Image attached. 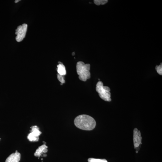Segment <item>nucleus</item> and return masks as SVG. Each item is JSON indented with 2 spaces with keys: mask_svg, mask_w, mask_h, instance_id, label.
<instances>
[{
  "mask_svg": "<svg viewBox=\"0 0 162 162\" xmlns=\"http://www.w3.org/2000/svg\"><path fill=\"white\" fill-rule=\"evenodd\" d=\"M96 90L102 99L107 102L111 101V93L110 92L111 89L109 87L104 86L102 82L99 81L97 83Z\"/></svg>",
  "mask_w": 162,
  "mask_h": 162,
  "instance_id": "nucleus-3",
  "label": "nucleus"
},
{
  "mask_svg": "<svg viewBox=\"0 0 162 162\" xmlns=\"http://www.w3.org/2000/svg\"><path fill=\"white\" fill-rule=\"evenodd\" d=\"M141 133L137 128H135L133 131V142L134 148H137L142 144V138Z\"/></svg>",
  "mask_w": 162,
  "mask_h": 162,
  "instance_id": "nucleus-6",
  "label": "nucleus"
},
{
  "mask_svg": "<svg viewBox=\"0 0 162 162\" xmlns=\"http://www.w3.org/2000/svg\"><path fill=\"white\" fill-rule=\"evenodd\" d=\"M90 64H86L82 61H79L77 63L76 67L77 73L81 81H86L90 78Z\"/></svg>",
  "mask_w": 162,
  "mask_h": 162,
  "instance_id": "nucleus-2",
  "label": "nucleus"
},
{
  "mask_svg": "<svg viewBox=\"0 0 162 162\" xmlns=\"http://www.w3.org/2000/svg\"><path fill=\"white\" fill-rule=\"evenodd\" d=\"M28 29V25L23 24L19 26L16 30L15 34L17 35L16 40L18 42L22 41L25 37Z\"/></svg>",
  "mask_w": 162,
  "mask_h": 162,
  "instance_id": "nucleus-4",
  "label": "nucleus"
},
{
  "mask_svg": "<svg viewBox=\"0 0 162 162\" xmlns=\"http://www.w3.org/2000/svg\"><path fill=\"white\" fill-rule=\"evenodd\" d=\"M75 55V53L74 52H73L72 53V55L73 56H74Z\"/></svg>",
  "mask_w": 162,
  "mask_h": 162,
  "instance_id": "nucleus-15",
  "label": "nucleus"
},
{
  "mask_svg": "<svg viewBox=\"0 0 162 162\" xmlns=\"http://www.w3.org/2000/svg\"><path fill=\"white\" fill-rule=\"evenodd\" d=\"M58 63H59V64L57 66L58 73L60 75L65 76L67 74L65 67L63 63L61 62H60Z\"/></svg>",
  "mask_w": 162,
  "mask_h": 162,
  "instance_id": "nucleus-9",
  "label": "nucleus"
},
{
  "mask_svg": "<svg viewBox=\"0 0 162 162\" xmlns=\"http://www.w3.org/2000/svg\"><path fill=\"white\" fill-rule=\"evenodd\" d=\"M157 73L160 75H162V65L161 64L159 66H157L155 67Z\"/></svg>",
  "mask_w": 162,
  "mask_h": 162,
  "instance_id": "nucleus-13",
  "label": "nucleus"
},
{
  "mask_svg": "<svg viewBox=\"0 0 162 162\" xmlns=\"http://www.w3.org/2000/svg\"><path fill=\"white\" fill-rule=\"evenodd\" d=\"M21 158V154L16 151L12 153L6 159L5 162H19Z\"/></svg>",
  "mask_w": 162,
  "mask_h": 162,
  "instance_id": "nucleus-7",
  "label": "nucleus"
},
{
  "mask_svg": "<svg viewBox=\"0 0 162 162\" xmlns=\"http://www.w3.org/2000/svg\"><path fill=\"white\" fill-rule=\"evenodd\" d=\"M64 76L60 75L58 74H57V79L62 83L61 85H62L65 82V81L64 79Z\"/></svg>",
  "mask_w": 162,
  "mask_h": 162,
  "instance_id": "nucleus-12",
  "label": "nucleus"
},
{
  "mask_svg": "<svg viewBox=\"0 0 162 162\" xmlns=\"http://www.w3.org/2000/svg\"><path fill=\"white\" fill-rule=\"evenodd\" d=\"M31 132L28 136V138L29 140L31 142H37L39 140V136L42 134L40 131L39 128L36 126H32Z\"/></svg>",
  "mask_w": 162,
  "mask_h": 162,
  "instance_id": "nucleus-5",
  "label": "nucleus"
},
{
  "mask_svg": "<svg viewBox=\"0 0 162 162\" xmlns=\"http://www.w3.org/2000/svg\"><path fill=\"white\" fill-rule=\"evenodd\" d=\"M88 162H108L105 159H96L94 158H89L88 159Z\"/></svg>",
  "mask_w": 162,
  "mask_h": 162,
  "instance_id": "nucleus-10",
  "label": "nucleus"
},
{
  "mask_svg": "<svg viewBox=\"0 0 162 162\" xmlns=\"http://www.w3.org/2000/svg\"><path fill=\"white\" fill-rule=\"evenodd\" d=\"M48 146L45 144L39 147L34 153L35 156L40 157L43 153H47L48 151Z\"/></svg>",
  "mask_w": 162,
  "mask_h": 162,
  "instance_id": "nucleus-8",
  "label": "nucleus"
},
{
  "mask_svg": "<svg viewBox=\"0 0 162 162\" xmlns=\"http://www.w3.org/2000/svg\"><path fill=\"white\" fill-rule=\"evenodd\" d=\"M20 1V0H19H19H16V1H15V3H17L18 2H19V1Z\"/></svg>",
  "mask_w": 162,
  "mask_h": 162,
  "instance_id": "nucleus-14",
  "label": "nucleus"
},
{
  "mask_svg": "<svg viewBox=\"0 0 162 162\" xmlns=\"http://www.w3.org/2000/svg\"><path fill=\"white\" fill-rule=\"evenodd\" d=\"M74 122L76 127L83 130H92L96 125L95 119L91 116L86 114L77 116L75 119Z\"/></svg>",
  "mask_w": 162,
  "mask_h": 162,
  "instance_id": "nucleus-1",
  "label": "nucleus"
},
{
  "mask_svg": "<svg viewBox=\"0 0 162 162\" xmlns=\"http://www.w3.org/2000/svg\"><path fill=\"white\" fill-rule=\"evenodd\" d=\"M94 3L97 5H104L108 2L107 0H95L94 1Z\"/></svg>",
  "mask_w": 162,
  "mask_h": 162,
  "instance_id": "nucleus-11",
  "label": "nucleus"
}]
</instances>
